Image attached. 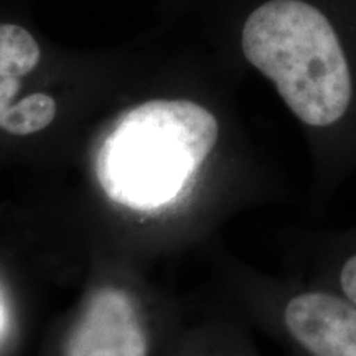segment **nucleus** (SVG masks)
I'll use <instances>...</instances> for the list:
<instances>
[{
  "label": "nucleus",
  "instance_id": "obj_1",
  "mask_svg": "<svg viewBox=\"0 0 356 356\" xmlns=\"http://www.w3.org/2000/svg\"><path fill=\"white\" fill-rule=\"evenodd\" d=\"M246 60L275 84L299 121L322 136L315 168L317 203H330L356 175L348 124L356 111V79L330 22L300 0H270L243 29Z\"/></svg>",
  "mask_w": 356,
  "mask_h": 356
},
{
  "label": "nucleus",
  "instance_id": "obj_8",
  "mask_svg": "<svg viewBox=\"0 0 356 356\" xmlns=\"http://www.w3.org/2000/svg\"><path fill=\"white\" fill-rule=\"evenodd\" d=\"M0 322H2V318H0Z\"/></svg>",
  "mask_w": 356,
  "mask_h": 356
},
{
  "label": "nucleus",
  "instance_id": "obj_7",
  "mask_svg": "<svg viewBox=\"0 0 356 356\" xmlns=\"http://www.w3.org/2000/svg\"><path fill=\"white\" fill-rule=\"evenodd\" d=\"M40 47L22 25L0 22V78L22 79L37 68Z\"/></svg>",
  "mask_w": 356,
  "mask_h": 356
},
{
  "label": "nucleus",
  "instance_id": "obj_2",
  "mask_svg": "<svg viewBox=\"0 0 356 356\" xmlns=\"http://www.w3.org/2000/svg\"><path fill=\"white\" fill-rule=\"evenodd\" d=\"M218 140V119L197 102H144L106 136L96 159L97 180L113 202L155 210L193 185Z\"/></svg>",
  "mask_w": 356,
  "mask_h": 356
},
{
  "label": "nucleus",
  "instance_id": "obj_5",
  "mask_svg": "<svg viewBox=\"0 0 356 356\" xmlns=\"http://www.w3.org/2000/svg\"><path fill=\"white\" fill-rule=\"evenodd\" d=\"M307 282L330 289L356 305V225L310 236Z\"/></svg>",
  "mask_w": 356,
  "mask_h": 356
},
{
  "label": "nucleus",
  "instance_id": "obj_6",
  "mask_svg": "<svg viewBox=\"0 0 356 356\" xmlns=\"http://www.w3.org/2000/svg\"><path fill=\"white\" fill-rule=\"evenodd\" d=\"M20 91V79L0 78V129L10 136H30L50 126L56 115V102L44 92H33L13 101Z\"/></svg>",
  "mask_w": 356,
  "mask_h": 356
},
{
  "label": "nucleus",
  "instance_id": "obj_4",
  "mask_svg": "<svg viewBox=\"0 0 356 356\" xmlns=\"http://www.w3.org/2000/svg\"><path fill=\"white\" fill-rule=\"evenodd\" d=\"M147 338L126 292L97 291L71 333L66 356H145Z\"/></svg>",
  "mask_w": 356,
  "mask_h": 356
},
{
  "label": "nucleus",
  "instance_id": "obj_3",
  "mask_svg": "<svg viewBox=\"0 0 356 356\" xmlns=\"http://www.w3.org/2000/svg\"><path fill=\"white\" fill-rule=\"evenodd\" d=\"M280 335L297 356H356V305L304 280L273 304Z\"/></svg>",
  "mask_w": 356,
  "mask_h": 356
}]
</instances>
